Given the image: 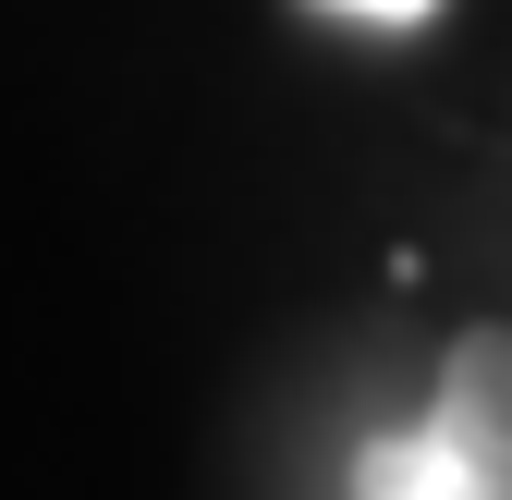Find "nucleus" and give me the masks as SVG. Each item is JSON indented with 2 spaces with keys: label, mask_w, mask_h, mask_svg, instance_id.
<instances>
[{
  "label": "nucleus",
  "mask_w": 512,
  "mask_h": 500,
  "mask_svg": "<svg viewBox=\"0 0 512 500\" xmlns=\"http://www.w3.org/2000/svg\"><path fill=\"white\" fill-rule=\"evenodd\" d=\"M330 13H354V25H427L439 0H330Z\"/></svg>",
  "instance_id": "obj_3"
},
{
  "label": "nucleus",
  "mask_w": 512,
  "mask_h": 500,
  "mask_svg": "<svg viewBox=\"0 0 512 500\" xmlns=\"http://www.w3.org/2000/svg\"><path fill=\"white\" fill-rule=\"evenodd\" d=\"M354 500H464V464H452V440L415 415V427H391V440L354 452Z\"/></svg>",
  "instance_id": "obj_2"
},
{
  "label": "nucleus",
  "mask_w": 512,
  "mask_h": 500,
  "mask_svg": "<svg viewBox=\"0 0 512 500\" xmlns=\"http://www.w3.org/2000/svg\"><path fill=\"white\" fill-rule=\"evenodd\" d=\"M427 427L452 440L464 464V500H512V330H464L439 354V391H427Z\"/></svg>",
  "instance_id": "obj_1"
}]
</instances>
